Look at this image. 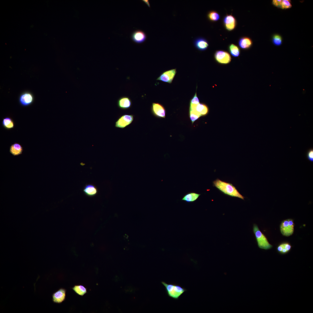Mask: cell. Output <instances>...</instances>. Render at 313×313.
<instances>
[{"label":"cell","instance_id":"obj_25","mask_svg":"<svg viewBox=\"0 0 313 313\" xmlns=\"http://www.w3.org/2000/svg\"><path fill=\"white\" fill-rule=\"evenodd\" d=\"M189 116L192 124L201 117L196 110H189Z\"/></svg>","mask_w":313,"mask_h":313},{"label":"cell","instance_id":"obj_30","mask_svg":"<svg viewBox=\"0 0 313 313\" xmlns=\"http://www.w3.org/2000/svg\"><path fill=\"white\" fill-rule=\"evenodd\" d=\"M282 1L281 0H273L272 4L274 6L280 8Z\"/></svg>","mask_w":313,"mask_h":313},{"label":"cell","instance_id":"obj_27","mask_svg":"<svg viewBox=\"0 0 313 313\" xmlns=\"http://www.w3.org/2000/svg\"><path fill=\"white\" fill-rule=\"evenodd\" d=\"M292 7L291 1L289 0H282L280 8L283 9H287L290 8Z\"/></svg>","mask_w":313,"mask_h":313},{"label":"cell","instance_id":"obj_17","mask_svg":"<svg viewBox=\"0 0 313 313\" xmlns=\"http://www.w3.org/2000/svg\"><path fill=\"white\" fill-rule=\"evenodd\" d=\"M292 246L288 242L282 243L278 245L276 248L278 252L282 255L286 254L289 253L292 248Z\"/></svg>","mask_w":313,"mask_h":313},{"label":"cell","instance_id":"obj_4","mask_svg":"<svg viewBox=\"0 0 313 313\" xmlns=\"http://www.w3.org/2000/svg\"><path fill=\"white\" fill-rule=\"evenodd\" d=\"M294 223L293 220L287 219L283 221L280 225L281 233L284 236H289L292 235L294 232Z\"/></svg>","mask_w":313,"mask_h":313},{"label":"cell","instance_id":"obj_14","mask_svg":"<svg viewBox=\"0 0 313 313\" xmlns=\"http://www.w3.org/2000/svg\"><path fill=\"white\" fill-rule=\"evenodd\" d=\"M132 40L136 43H141L146 40L147 36L145 33L140 30L134 31L131 36Z\"/></svg>","mask_w":313,"mask_h":313},{"label":"cell","instance_id":"obj_8","mask_svg":"<svg viewBox=\"0 0 313 313\" xmlns=\"http://www.w3.org/2000/svg\"><path fill=\"white\" fill-rule=\"evenodd\" d=\"M176 69H171L163 72L156 79L163 82L171 83L176 74Z\"/></svg>","mask_w":313,"mask_h":313},{"label":"cell","instance_id":"obj_24","mask_svg":"<svg viewBox=\"0 0 313 313\" xmlns=\"http://www.w3.org/2000/svg\"><path fill=\"white\" fill-rule=\"evenodd\" d=\"M72 289L77 294L82 296L87 292V289L81 285H75Z\"/></svg>","mask_w":313,"mask_h":313},{"label":"cell","instance_id":"obj_9","mask_svg":"<svg viewBox=\"0 0 313 313\" xmlns=\"http://www.w3.org/2000/svg\"><path fill=\"white\" fill-rule=\"evenodd\" d=\"M223 22L225 28L229 31L233 30L236 26V20L235 17L231 14L225 15L223 18Z\"/></svg>","mask_w":313,"mask_h":313},{"label":"cell","instance_id":"obj_3","mask_svg":"<svg viewBox=\"0 0 313 313\" xmlns=\"http://www.w3.org/2000/svg\"><path fill=\"white\" fill-rule=\"evenodd\" d=\"M253 231L255 235L258 247L261 249L268 250L271 249L273 246L270 244L265 236L259 229L258 226L254 224Z\"/></svg>","mask_w":313,"mask_h":313},{"label":"cell","instance_id":"obj_31","mask_svg":"<svg viewBox=\"0 0 313 313\" xmlns=\"http://www.w3.org/2000/svg\"><path fill=\"white\" fill-rule=\"evenodd\" d=\"M143 1L149 7H150V4L148 0H143Z\"/></svg>","mask_w":313,"mask_h":313},{"label":"cell","instance_id":"obj_19","mask_svg":"<svg viewBox=\"0 0 313 313\" xmlns=\"http://www.w3.org/2000/svg\"><path fill=\"white\" fill-rule=\"evenodd\" d=\"M23 147L19 143H14L10 147V152L14 156H18L22 154Z\"/></svg>","mask_w":313,"mask_h":313},{"label":"cell","instance_id":"obj_29","mask_svg":"<svg viewBox=\"0 0 313 313\" xmlns=\"http://www.w3.org/2000/svg\"><path fill=\"white\" fill-rule=\"evenodd\" d=\"M199 103V99L197 96L196 92L193 97L190 100V104L197 105Z\"/></svg>","mask_w":313,"mask_h":313},{"label":"cell","instance_id":"obj_21","mask_svg":"<svg viewBox=\"0 0 313 313\" xmlns=\"http://www.w3.org/2000/svg\"><path fill=\"white\" fill-rule=\"evenodd\" d=\"M195 110L200 114L201 117L206 115L209 111L208 106L205 104L201 103L197 105Z\"/></svg>","mask_w":313,"mask_h":313},{"label":"cell","instance_id":"obj_12","mask_svg":"<svg viewBox=\"0 0 313 313\" xmlns=\"http://www.w3.org/2000/svg\"><path fill=\"white\" fill-rule=\"evenodd\" d=\"M193 44L195 48L201 51L206 50L209 46L208 41L202 37H198L195 39L193 41Z\"/></svg>","mask_w":313,"mask_h":313},{"label":"cell","instance_id":"obj_15","mask_svg":"<svg viewBox=\"0 0 313 313\" xmlns=\"http://www.w3.org/2000/svg\"><path fill=\"white\" fill-rule=\"evenodd\" d=\"M83 192L84 194L88 196L92 197L96 195L98 193V190L96 187L92 184H88L84 187Z\"/></svg>","mask_w":313,"mask_h":313},{"label":"cell","instance_id":"obj_1","mask_svg":"<svg viewBox=\"0 0 313 313\" xmlns=\"http://www.w3.org/2000/svg\"><path fill=\"white\" fill-rule=\"evenodd\" d=\"M213 185L221 192L228 196L244 200V197L232 183L217 179L213 182Z\"/></svg>","mask_w":313,"mask_h":313},{"label":"cell","instance_id":"obj_10","mask_svg":"<svg viewBox=\"0 0 313 313\" xmlns=\"http://www.w3.org/2000/svg\"><path fill=\"white\" fill-rule=\"evenodd\" d=\"M34 100L33 95L29 92L22 93L19 98V102L21 105L27 106L31 105Z\"/></svg>","mask_w":313,"mask_h":313},{"label":"cell","instance_id":"obj_26","mask_svg":"<svg viewBox=\"0 0 313 313\" xmlns=\"http://www.w3.org/2000/svg\"><path fill=\"white\" fill-rule=\"evenodd\" d=\"M272 40L273 44L275 46H280L282 44V37L278 34H274L272 37Z\"/></svg>","mask_w":313,"mask_h":313},{"label":"cell","instance_id":"obj_5","mask_svg":"<svg viewBox=\"0 0 313 313\" xmlns=\"http://www.w3.org/2000/svg\"><path fill=\"white\" fill-rule=\"evenodd\" d=\"M214 57L215 61L220 64H228L231 61V57L230 54L224 50L216 51L214 54Z\"/></svg>","mask_w":313,"mask_h":313},{"label":"cell","instance_id":"obj_22","mask_svg":"<svg viewBox=\"0 0 313 313\" xmlns=\"http://www.w3.org/2000/svg\"><path fill=\"white\" fill-rule=\"evenodd\" d=\"M228 50L230 54L233 57H238L240 54V50L237 45L234 44H231L228 46Z\"/></svg>","mask_w":313,"mask_h":313},{"label":"cell","instance_id":"obj_11","mask_svg":"<svg viewBox=\"0 0 313 313\" xmlns=\"http://www.w3.org/2000/svg\"><path fill=\"white\" fill-rule=\"evenodd\" d=\"M66 290L61 288L52 294V300L53 302L57 303H62L65 299Z\"/></svg>","mask_w":313,"mask_h":313},{"label":"cell","instance_id":"obj_18","mask_svg":"<svg viewBox=\"0 0 313 313\" xmlns=\"http://www.w3.org/2000/svg\"><path fill=\"white\" fill-rule=\"evenodd\" d=\"M200 194L194 192H188L181 199V200L190 203L195 201L198 198Z\"/></svg>","mask_w":313,"mask_h":313},{"label":"cell","instance_id":"obj_28","mask_svg":"<svg viewBox=\"0 0 313 313\" xmlns=\"http://www.w3.org/2000/svg\"><path fill=\"white\" fill-rule=\"evenodd\" d=\"M306 156L307 158L309 161L313 162V149L311 148L309 149L306 153Z\"/></svg>","mask_w":313,"mask_h":313},{"label":"cell","instance_id":"obj_6","mask_svg":"<svg viewBox=\"0 0 313 313\" xmlns=\"http://www.w3.org/2000/svg\"><path fill=\"white\" fill-rule=\"evenodd\" d=\"M132 114H124L120 116L115 123L117 128L123 129L131 124L134 119Z\"/></svg>","mask_w":313,"mask_h":313},{"label":"cell","instance_id":"obj_20","mask_svg":"<svg viewBox=\"0 0 313 313\" xmlns=\"http://www.w3.org/2000/svg\"><path fill=\"white\" fill-rule=\"evenodd\" d=\"M2 124L3 127L7 130H10L14 128V124L13 119L10 117H6L3 119Z\"/></svg>","mask_w":313,"mask_h":313},{"label":"cell","instance_id":"obj_16","mask_svg":"<svg viewBox=\"0 0 313 313\" xmlns=\"http://www.w3.org/2000/svg\"><path fill=\"white\" fill-rule=\"evenodd\" d=\"M238 44L239 47L243 49H247L250 48L252 45V39L248 37H243L239 39Z\"/></svg>","mask_w":313,"mask_h":313},{"label":"cell","instance_id":"obj_13","mask_svg":"<svg viewBox=\"0 0 313 313\" xmlns=\"http://www.w3.org/2000/svg\"><path fill=\"white\" fill-rule=\"evenodd\" d=\"M118 108L123 110H126L130 108L132 105V101L130 98L126 96H123L119 99L117 101Z\"/></svg>","mask_w":313,"mask_h":313},{"label":"cell","instance_id":"obj_7","mask_svg":"<svg viewBox=\"0 0 313 313\" xmlns=\"http://www.w3.org/2000/svg\"><path fill=\"white\" fill-rule=\"evenodd\" d=\"M151 112L155 117L159 118H165L166 110L164 106L158 103H153L151 106Z\"/></svg>","mask_w":313,"mask_h":313},{"label":"cell","instance_id":"obj_2","mask_svg":"<svg viewBox=\"0 0 313 313\" xmlns=\"http://www.w3.org/2000/svg\"><path fill=\"white\" fill-rule=\"evenodd\" d=\"M161 283L165 287L168 296L174 300H178L187 291L185 288L176 284L167 283L164 281Z\"/></svg>","mask_w":313,"mask_h":313},{"label":"cell","instance_id":"obj_23","mask_svg":"<svg viewBox=\"0 0 313 313\" xmlns=\"http://www.w3.org/2000/svg\"><path fill=\"white\" fill-rule=\"evenodd\" d=\"M208 19L212 22H216L220 19V16L219 13L215 10L209 11L207 14Z\"/></svg>","mask_w":313,"mask_h":313}]
</instances>
